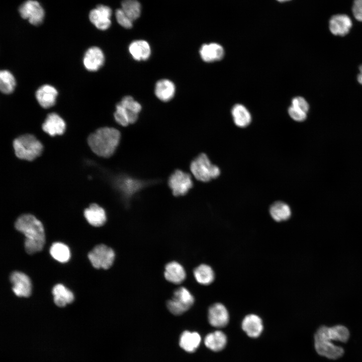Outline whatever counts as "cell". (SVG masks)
<instances>
[{"mask_svg":"<svg viewBox=\"0 0 362 362\" xmlns=\"http://www.w3.org/2000/svg\"><path fill=\"white\" fill-rule=\"evenodd\" d=\"M349 337V331L344 326L338 325L331 327L322 326L314 335L315 350L321 356L332 359H338L343 354L344 349L332 341L346 342Z\"/></svg>","mask_w":362,"mask_h":362,"instance_id":"cell-1","label":"cell"},{"mask_svg":"<svg viewBox=\"0 0 362 362\" xmlns=\"http://www.w3.org/2000/svg\"><path fill=\"white\" fill-rule=\"evenodd\" d=\"M16 229L26 237L24 246L26 252L33 254L43 249L45 233L42 223L35 216L25 214L19 217L15 223Z\"/></svg>","mask_w":362,"mask_h":362,"instance_id":"cell-2","label":"cell"},{"mask_svg":"<svg viewBox=\"0 0 362 362\" xmlns=\"http://www.w3.org/2000/svg\"><path fill=\"white\" fill-rule=\"evenodd\" d=\"M120 132L115 128L103 127L91 134L88 144L92 151L98 155L109 157L115 152L120 140Z\"/></svg>","mask_w":362,"mask_h":362,"instance_id":"cell-3","label":"cell"},{"mask_svg":"<svg viewBox=\"0 0 362 362\" xmlns=\"http://www.w3.org/2000/svg\"><path fill=\"white\" fill-rule=\"evenodd\" d=\"M13 147L18 158L29 161L40 156L43 150L42 143L34 135L28 134L15 139Z\"/></svg>","mask_w":362,"mask_h":362,"instance_id":"cell-4","label":"cell"},{"mask_svg":"<svg viewBox=\"0 0 362 362\" xmlns=\"http://www.w3.org/2000/svg\"><path fill=\"white\" fill-rule=\"evenodd\" d=\"M190 169L197 179L203 182L217 178L220 174L219 168L212 164L205 153L200 154L192 161Z\"/></svg>","mask_w":362,"mask_h":362,"instance_id":"cell-5","label":"cell"},{"mask_svg":"<svg viewBox=\"0 0 362 362\" xmlns=\"http://www.w3.org/2000/svg\"><path fill=\"white\" fill-rule=\"evenodd\" d=\"M194 303V296L185 287H180L173 293V296L166 303L168 310L173 314L179 315L188 311Z\"/></svg>","mask_w":362,"mask_h":362,"instance_id":"cell-6","label":"cell"},{"mask_svg":"<svg viewBox=\"0 0 362 362\" xmlns=\"http://www.w3.org/2000/svg\"><path fill=\"white\" fill-rule=\"evenodd\" d=\"M115 256L114 250L104 244L96 245L88 254V258L95 268L106 269L112 265Z\"/></svg>","mask_w":362,"mask_h":362,"instance_id":"cell-7","label":"cell"},{"mask_svg":"<svg viewBox=\"0 0 362 362\" xmlns=\"http://www.w3.org/2000/svg\"><path fill=\"white\" fill-rule=\"evenodd\" d=\"M21 16L28 19L30 23L37 26L42 23L44 18V11L36 1L28 0L22 4L19 9Z\"/></svg>","mask_w":362,"mask_h":362,"instance_id":"cell-8","label":"cell"},{"mask_svg":"<svg viewBox=\"0 0 362 362\" xmlns=\"http://www.w3.org/2000/svg\"><path fill=\"white\" fill-rule=\"evenodd\" d=\"M168 185L175 196L187 194L193 186L191 175L180 170H175L169 177Z\"/></svg>","mask_w":362,"mask_h":362,"instance_id":"cell-9","label":"cell"},{"mask_svg":"<svg viewBox=\"0 0 362 362\" xmlns=\"http://www.w3.org/2000/svg\"><path fill=\"white\" fill-rule=\"evenodd\" d=\"M112 12L111 8L108 6L100 5L90 11L89 19L97 28L106 30L111 25Z\"/></svg>","mask_w":362,"mask_h":362,"instance_id":"cell-10","label":"cell"},{"mask_svg":"<svg viewBox=\"0 0 362 362\" xmlns=\"http://www.w3.org/2000/svg\"><path fill=\"white\" fill-rule=\"evenodd\" d=\"M13 285L12 290L18 297H28L31 294L32 284L29 277L25 274L15 271L10 275Z\"/></svg>","mask_w":362,"mask_h":362,"instance_id":"cell-11","label":"cell"},{"mask_svg":"<svg viewBox=\"0 0 362 362\" xmlns=\"http://www.w3.org/2000/svg\"><path fill=\"white\" fill-rule=\"evenodd\" d=\"M208 318L210 325L215 327L221 328L226 326L228 323L229 315L223 304L217 303L210 307Z\"/></svg>","mask_w":362,"mask_h":362,"instance_id":"cell-12","label":"cell"},{"mask_svg":"<svg viewBox=\"0 0 362 362\" xmlns=\"http://www.w3.org/2000/svg\"><path fill=\"white\" fill-rule=\"evenodd\" d=\"M105 61L102 50L98 47H92L85 52L83 62L85 68L90 71H96L101 68Z\"/></svg>","mask_w":362,"mask_h":362,"instance_id":"cell-13","label":"cell"},{"mask_svg":"<svg viewBox=\"0 0 362 362\" xmlns=\"http://www.w3.org/2000/svg\"><path fill=\"white\" fill-rule=\"evenodd\" d=\"M351 19L345 14L333 16L329 21V30L334 35L343 36L346 35L352 27Z\"/></svg>","mask_w":362,"mask_h":362,"instance_id":"cell-14","label":"cell"},{"mask_svg":"<svg viewBox=\"0 0 362 362\" xmlns=\"http://www.w3.org/2000/svg\"><path fill=\"white\" fill-rule=\"evenodd\" d=\"M199 53L204 61L211 63L222 60L225 55V50L220 44L210 43L202 45Z\"/></svg>","mask_w":362,"mask_h":362,"instance_id":"cell-15","label":"cell"},{"mask_svg":"<svg viewBox=\"0 0 362 362\" xmlns=\"http://www.w3.org/2000/svg\"><path fill=\"white\" fill-rule=\"evenodd\" d=\"M42 129L51 136L62 134L65 129V123L62 118L57 114L52 113L48 115Z\"/></svg>","mask_w":362,"mask_h":362,"instance_id":"cell-16","label":"cell"},{"mask_svg":"<svg viewBox=\"0 0 362 362\" xmlns=\"http://www.w3.org/2000/svg\"><path fill=\"white\" fill-rule=\"evenodd\" d=\"M58 92L56 88L49 84L40 86L36 92V98L43 108H49L55 103Z\"/></svg>","mask_w":362,"mask_h":362,"instance_id":"cell-17","label":"cell"},{"mask_svg":"<svg viewBox=\"0 0 362 362\" xmlns=\"http://www.w3.org/2000/svg\"><path fill=\"white\" fill-rule=\"evenodd\" d=\"M241 325L243 330L252 338L258 337L263 330L262 320L255 314L246 316L242 320Z\"/></svg>","mask_w":362,"mask_h":362,"instance_id":"cell-18","label":"cell"},{"mask_svg":"<svg viewBox=\"0 0 362 362\" xmlns=\"http://www.w3.org/2000/svg\"><path fill=\"white\" fill-rule=\"evenodd\" d=\"M164 275L167 281L175 284L182 283L186 277L184 267L176 261L170 262L165 265Z\"/></svg>","mask_w":362,"mask_h":362,"instance_id":"cell-19","label":"cell"},{"mask_svg":"<svg viewBox=\"0 0 362 362\" xmlns=\"http://www.w3.org/2000/svg\"><path fill=\"white\" fill-rule=\"evenodd\" d=\"M129 51L136 60H147L151 54V48L148 43L143 40H135L129 46Z\"/></svg>","mask_w":362,"mask_h":362,"instance_id":"cell-20","label":"cell"},{"mask_svg":"<svg viewBox=\"0 0 362 362\" xmlns=\"http://www.w3.org/2000/svg\"><path fill=\"white\" fill-rule=\"evenodd\" d=\"M84 215L87 222L92 226L99 227L104 224L106 215L104 210L96 204L90 205L84 212Z\"/></svg>","mask_w":362,"mask_h":362,"instance_id":"cell-21","label":"cell"},{"mask_svg":"<svg viewBox=\"0 0 362 362\" xmlns=\"http://www.w3.org/2000/svg\"><path fill=\"white\" fill-rule=\"evenodd\" d=\"M234 124L239 128H245L251 122V116L248 109L242 104H236L231 109Z\"/></svg>","mask_w":362,"mask_h":362,"instance_id":"cell-22","label":"cell"},{"mask_svg":"<svg viewBox=\"0 0 362 362\" xmlns=\"http://www.w3.org/2000/svg\"><path fill=\"white\" fill-rule=\"evenodd\" d=\"M175 90V85L171 81L162 79L156 82L154 92L158 99L163 102H167L173 97Z\"/></svg>","mask_w":362,"mask_h":362,"instance_id":"cell-23","label":"cell"},{"mask_svg":"<svg viewBox=\"0 0 362 362\" xmlns=\"http://www.w3.org/2000/svg\"><path fill=\"white\" fill-rule=\"evenodd\" d=\"M52 292L54 296V302L58 307H65L66 304L72 303L74 300L73 293L62 284L55 285Z\"/></svg>","mask_w":362,"mask_h":362,"instance_id":"cell-24","label":"cell"},{"mask_svg":"<svg viewBox=\"0 0 362 362\" xmlns=\"http://www.w3.org/2000/svg\"><path fill=\"white\" fill-rule=\"evenodd\" d=\"M206 346L211 350L218 351L222 350L226 345V335L221 331H215L207 334L205 338Z\"/></svg>","mask_w":362,"mask_h":362,"instance_id":"cell-25","label":"cell"},{"mask_svg":"<svg viewBox=\"0 0 362 362\" xmlns=\"http://www.w3.org/2000/svg\"><path fill=\"white\" fill-rule=\"evenodd\" d=\"M201 336L196 332L184 331L179 339V345L185 350L192 352L199 346Z\"/></svg>","mask_w":362,"mask_h":362,"instance_id":"cell-26","label":"cell"},{"mask_svg":"<svg viewBox=\"0 0 362 362\" xmlns=\"http://www.w3.org/2000/svg\"><path fill=\"white\" fill-rule=\"evenodd\" d=\"M119 103L127 113L130 123H135L138 119V114L141 111V105L133 97L129 96L124 97Z\"/></svg>","mask_w":362,"mask_h":362,"instance_id":"cell-27","label":"cell"},{"mask_svg":"<svg viewBox=\"0 0 362 362\" xmlns=\"http://www.w3.org/2000/svg\"><path fill=\"white\" fill-rule=\"evenodd\" d=\"M269 213L272 218L277 222L286 221L290 218L291 210L288 204L278 201L273 204L269 208Z\"/></svg>","mask_w":362,"mask_h":362,"instance_id":"cell-28","label":"cell"},{"mask_svg":"<svg viewBox=\"0 0 362 362\" xmlns=\"http://www.w3.org/2000/svg\"><path fill=\"white\" fill-rule=\"evenodd\" d=\"M194 275L196 281L203 285H210L215 278L213 269L205 264H202L195 268Z\"/></svg>","mask_w":362,"mask_h":362,"instance_id":"cell-29","label":"cell"},{"mask_svg":"<svg viewBox=\"0 0 362 362\" xmlns=\"http://www.w3.org/2000/svg\"><path fill=\"white\" fill-rule=\"evenodd\" d=\"M51 255L60 262H67L70 258V250L67 246L61 242L54 243L50 248Z\"/></svg>","mask_w":362,"mask_h":362,"instance_id":"cell-30","label":"cell"},{"mask_svg":"<svg viewBox=\"0 0 362 362\" xmlns=\"http://www.w3.org/2000/svg\"><path fill=\"white\" fill-rule=\"evenodd\" d=\"M121 9L132 21L137 19L141 14V4L137 0L123 1Z\"/></svg>","mask_w":362,"mask_h":362,"instance_id":"cell-31","label":"cell"},{"mask_svg":"<svg viewBox=\"0 0 362 362\" xmlns=\"http://www.w3.org/2000/svg\"><path fill=\"white\" fill-rule=\"evenodd\" d=\"M16 86V80L13 75L8 70L0 72V89L5 94L12 93Z\"/></svg>","mask_w":362,"mask_h":362,"instance_id":"cell-32","label":"cell"},{"mask_svg":"<svg viewBox=\"0 0 362 362\" xmlns=\"http://www.w3.org/2000/svg\"><path fill=\"white\" fill-rule=\"evenodd\" d=\"M114 118L116 121L122 126L125 127L130 124L127 113L120 103L116 105Z\"/></svg>","mask_w":362,"mask_h":362,"instance_id":"cell-33","label":"cell"},{"mask_svg":"<svg viewBox=\"0 0 362 362\" xmlns=\"http://www.w3.org/2000/svg\"><path fill=\"white\" fill-rule=\"evenodd\" d=\"M115 17L120 25L124 28L130 29L133 26V21L125 14L121 9L116 11Z\"/></svg>","mask_w":362,"mask_h":362,"instance_id":"cell-34","label":"cell"},{"mask_svg":"<svg viewBox=\"0 0 362 362\" xmlns=\"http://www.w3.org/2000/svg\"><path fill=\"white\" fill-rule=\"evenodd\" d=\"M288 113L293 120L297 122L304 121L307 118V113L292 106L289 107Z\"/></svg>","mask_w":362,"mask_h":362,"instance_id":"cell-35","label":"cell"},{"mask_svg":"<svg viewBox=\"0 0 362 362\" xmlns=\"http://www.w3.org/2000/svg\"><path fill=\"white\" fill-rule=\"evenodd\" d=\"M291 106L308 113L309 110V105L306 100L302 97H294L291 102Z\"/></svg>","mask_w":362,"mask_h":362,"instance_id":"cell-36","label":"cell"},{"mask_svg":"<svg viewBox=\"0 0 362 362\" xmlns=\"http://www.w3.org/2000/svg\"><path fill=\"white\" fill-rule=\"evenodd\" d=\"M352 10L355 18L362 22V0H354Z\"/></svg>","mask_w":362,"mask_h":362,"instance_id":"cell-37","label":"cell"},{"mask_svg":"<svg viewBox=\"0 0 362 362\" xmlns=\"http://www.w3.org/2000/svg\"><path fill=\"white\" fill-rule=\"evenodd\" d=\"M359 69L360 73L357 76V80L359 83L362 84V65L359 66Z\"/></svg>","mask_w":362,"mask_h":362,"instance_id":"cell-38","label":"cell"},{"mask_svg":"<svg viewBox=\"0 0 362 362\" xmlns=\"http://www.w3.org/2000/svg\"><path fill=\"white\" fill-rule=\"evenodd\" d=\"M277 1L281 2H286V1H290V0H277Z\"/></svg>","mask_w":362,"mask_h":362,"instance_id":"cell-39","label":"cell"}]
</instances>
